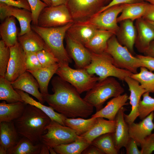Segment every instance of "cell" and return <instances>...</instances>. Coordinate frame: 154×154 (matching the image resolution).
I'll use <instances>...</instances> for the list:
<instances>
[{
    "instance_id": "cell-1",
    "label": "cell",
    "mask_w": 154,
    "mask_h": 154,
    "mask_svg": "<svg viewBox=\"0 0 154 154\" xmlns=\"http://www.w3.org/2000/svg\"><path fill=\"white\" fill-rule=\"evenodd\" d=\"M52 94L42 95L49 106L66 117L86 118L90 116L94 107L80 96L76 89L58 76L51 81Z\"/></svg>"
},
{
    "instance_id": "cell-2",
    "label": "cell",
    "mask_w": 154,
    "mask_h": 154,
    "mask_svg": "<svg viewBox=\"0 0 154 154\" xmlns=\"http://www.w3.org/2000/svg\"><path fill=\"white\" fill-rule=\"evenodd\" d=\"M51 120L40 109L27 104L22 115L14 122L20 136L28 138L35 144H38L42 142L45 127Z\"/></svg>"
},
{
    "instance_id": "cell-3",
    "label": "cell",
    "mask_w": 154,
    "mask_h": 154,
    "mask_svg": "<svg viewBox=\"0 0 154 154\" xmlns=\"http://www.w3.org/2000/svg\"><path fill=\"white\" fill-rule=\"evenodd\" d=\"M73 22L57 27L44 28L31 25V29L43 40L45 46L44 50L53 55L60 66L69 65L72 62V59L64 46L63 41L68 29Z\"/></svg>"
},
{
    "instance_id": "cell-4",
    "label": "cell",
    "mask_w": 154,
    "mask_h": 154,
    "mask_svg": "<svg viewBox=\"0 0 154 154\" xmlns=\"http://www.w3.org/2000/svg\"><path fill=\"white\" fill-rule=\"evenodd\" d=\"M124 90L115 78L109 77L99 80L94 87L87 91L83 98L96 112L101 109L109 99L122 94Z\"/></svg>"
},
{
    "instance_id": "cell-5",
    "label": "cell",
    "mask_w": 154,
    "mask_h": 154,
    "mask_svg": "<svg viewBox=\"0 0 154 154\" xmlns=\"http://www.w3.org/2000/svg\"><path fill=\"white\" fill-rule=\"evenodd\" d=\"M91 52V61L85 69L90 74H96L98 76L99 80L113 77L124 81L126 77L130 76L133 74L116 66L111 56L106 52L100 53Z\"/></svg>"
},
{
    "instance_id": "cell-6",
    "label": "cell",
    "mask_w": 154,
    "mask_h": 154,
    "mask_svg": "<svg viewBox=\"0 0 154 154\" xmlns=\"http://www.w3.org/2000/svg\"><path fill=\"white\" fill-rule=\"evenodd\" d=\"M104 52L111 56L114 65L118 68L135 74L138 72L139 68L143 67L140 59L132 54L126 47L121 44L115 35L108 40Z\"/></svg>"
},
{
    "instance_id": "cell-7",
    "label": "cell",
    "mask_w": 154,
    "mask_h": 154,
    "mask_svg": "<svg viewBox=\"0 0 154 154\" xmlns=\"http://www.w3.org/2000/svg\"><path fill=\"white\" fill-rule=\"evenodd\" d=\"M55 74L73 86L80 94L90 90L99 80V77L90 74L85 69H74L69 65L60 66Z\"/></svg>"
},
{
    "instance_id": "cell-8",
    "label": "cell",
    "mask_w": 154,
    "mask_h": 154,
    "mask_svg": "<svg viewBox=\"0 0 154 154\" xmlns=\"http://www.w3.org/2000/svg\"><path fill=\"white\" fill-rule=\"evenodd\" d=\"M74 22L66 5L44 8L38 17L37 26L44 28L57 27Z\"/></svg>"
},
{
    "instance_id": "cell-9",
    "label": "cell",
    "mask_w": 154,
    "mask_h": 154,
    "mask_svg": "<svg viewBox=\"0 0 154 154\" xmlns=\"http://www.w3.org/2000/svg\"><path fill=\"white\" fill-rule=\"evenodd\" d=\"M47 131L42 137V142L48 147L72 143L78 137L75 131L57 122L51 120L45 127Z\"/></svg>"
},
{
    "instance_id": "cell-10",
    "label": "cell",
    "mask_w": 154,
    "mask_h": 154,
    "mask_svg": "<svg viewBox=\"0 0 154 154\" xmlns=\"http://www.w3.org/2000/svg\"><path fill=\"white\" fill-rule=\"evenodd\" d=\"M126 4H121L112 6L102 12L96 14L86 21L80 22L98 29L113 32L116 35L119 28L117 18Z\"/></svg>"
},
{
    "instance_id": "cell-11",
    "label": "cell",
    "mask_w": 154,
    "mask_h": 154,
    "mask_svg": "<svg viewBox=\"0 0 154 154\" xmlns=\"http://www.w3.org/2000/svg\"><path fill=\"white\" fill-rule=\"evenodd\" d=\"M107 0H67L66 5L74 22L84 21L96 14Z\"/></svg>"
},
{
    "instance_id": "cell-12",
    "label": "cell",
    "mask_w": 154,
    "mask_h": 154,
    "mask_svg": "<svg viewBox=\"0 0 154 154\" xmlns=\"http://www.w3.org/2000/svg\"><path fill=\"white\" fill-rule=\"evenodd\" d=\"M10 55L5 77L13 82L26 71L25 53L18 41L10 47Z\"/></svg>"
},
{
    "instance_id": "cell-13",
    "label": "cell",
    "mask_w": 154,
    "mask_h": 154,
    "mask_svg": "<svg viewBox=\"0 0 154 154\" xmlns=\"http://www.w3.org/2000/svg\"><path fill=\"white\" fill-rule=\"evenodd\" d=\"M13 16L18 20L20 27V31L18 36L30 31L32 30L31 22L33 16L31 11L25 9L9 6L0 2V19L3 21L8 16Z\"/></svg>"
},
{
    "instance_id": "cell-14",
    "label": "cell",
    "mask_w": 154,
    "mask_h": 154,
    "mask_svg": "<svg viewBox=\"0 0 154 154\" xmlns=\"http://www.w3.org/2000/svg\"><path fill=\"white\" fill-rule=\"evenodd\" d=\"M66 49L74 61L77 69H85L90 63L91 52L84 45L73 39L66 33Z\"/></svg>"
},
{
    "instance_id": "cell-15",
    "label": "cell",
    "mask_w": 154,
    "mask_h": 154,
    "mask_svg": "<svg viewBox=\"0 0 154 154\" xmlns=\"http://www.w3.org/2000/svg\"><path fill=\"white\" fill-rule=\"evenodd\" d=\"M124 81L127 85L130 92L128 99L131 106V110L129 114H124L125 120L128 124H129L134 122L139 116V103L141 96L146 92L137 81L130 76L126 77Z\"/></svg>"
},
{
    "instance_id": "cell-16",
    "label": "cell",
    "mask_w": 154,
    "mask_h": 154,
    "mask_svg": "<svg viewBox=\"0 0 154 154\" xmlns=\"http://www.w3.org/2000/svg\"><path fill=\"white\" fill-rule=\"evenodd\" d=\"M135 25L137 33L135 46L139 52L143 53L154 40V27L142 17L136 19Z\"/></svg>"
},
{
    "instance_id": "cell-17",
    "label": "cell",
    "mask_w": 154,
    "mask_h": 154,
    "mask_svg": "<svg viewBox=\"0 0 154 154\" xmlns=\"http://www.w3.org/2000/svg\"><path fill=\"white\" fill-rule=\"evenodd\" d=\"M154 115L153 112L139 123L133 122L128 124L129 137L135 141L138 145L140 146L145 138L154 129Z\"/></svg>"
},
{
    "instance_id": "cell-18",
    "label": "cell",
    "mask_w": 154,
    "mask_h": 154,
    "mask_svg": "<svg viewBox=\"0 0 154 154\" xmlns=\"http://www.w3.org/2000/svg\"><path fill=\"white\" fill-rule=\"evenodd\" d=\"M15 89L20 90L29 94L36 98L42 104L45 102L42 94L39 92V86L33 76L26 71L15 81L11 82Z\"/></svg>"
},
{
    "instance_id": "cell-19",
    "label": "cell",
    "mask_w": 154,
    "mask_h": 154,
    "mask_svg": "<svg viewBox=\"0 0 154 154\" xmlns=\"http://www.w3.org/2000/svg\"><path fill=\"white\" fill-rule=\"evenodd\" d=\"M133 22L130 19L121 21L119 30L116 34L119 42L126 47L133 55L135 54L134 47L137 34Z\"/></svg>"
},
{
    "instance_id": "cell-20",
    "label": "cell",
    "mask_w": 154,
    "mask_h": 154,
    "mask_svg": "<svg viewBox=\"0 0 154 154\" xmlns=\"http://www.w3.org/2000/svg\"><path fill=\"white\" fill-rule=\"evenodd\" d=\"M126 110L124 107H122L115 119L116 126L114 133V139L115 147L118 152L121 148L125 147L130 137L128 124L124 117V112Z\"/></svg>"
},
{
    "instance_id": "cell-21",
    "label": "cell",
    "mask_w": 154,
    "mask_h": 154,
    "mask_svg": "<svg viewBox=\"0 0 154 154\" xmlns=\"http://www.w3.org/2000/svg\"><path fill=\"white\" fill-rule=\"evenodd\" d=\"M129 96L126 93L114 97L106 105L91 116L92 117H102L110 120H114L119 110L124 106L128 105Z\"/></svg>"
},
{
    "instance_id": "cell-22",
    "label": "cell",
    "mask_w": 154,
    "mask_h": 154,
    "mask_svg": "<svg viewBox=\"0 0 154 154\" xmlns=\"http://www.w3.org/2000/svg\"><path fill=\"white\" fill-rule=\"evenodd\" d=\"M14 121L0 123V146L7 152L15 146L20 140Z\"/></svg>"
},
{
    "instance_id": "cell-23",
    "label": "cell",
    "mask_w": 154,
    "mask_h": 154,
    "mask_svg": "<svg viewBox=\"0 0 154 154\" xmlns=\"http://www.w3.org/2000/svg\"><path fill=\"white\" fill-rule=\"evenodd\" d=\"M154 7V5L146 1L132 4H126L117 19L119 23L126 19L133 21L143 17Z\"/></svg>"
},
{
    "instance_id": "cell-24",
    "label": "cell",
    "mask_w": 154,
    "mask_h": 154,
    "mask_svg": "<svg viewBox=\"0 0 154 154\" xmlns=\"http://www.w3.org/2000/svg\"><path fill=\"white\" fill-rule=\"evenodd\" d=\"M98 29L80 22H74L68 29L66 34L84 45L93 37Z\"/></svg>"
},
{
    "instance_id": "cell-25",
    "label": "cell",
    "mask_w": 154,
    "mask_h": 154,
    "mask_svg": "<svg viewBox=\"0 0 154 154\" xmlns=\"http://www.w3.org/2000/svg\"><path fill=\"white\" fill-rule=\"evenodd\" d=\"M116 126L115 120H106L102 117H97V121L88 132L80 135L89 143L98 137L108 133H114Z\"/></svg>"
},
{
    "instance_id": "cell-26",
    "label": "cell",
    "mask_w": 154,
    "mask_h": 154,
    "mask_svg": "<svg viewBox=\"0 0 154 154\" xmlns=\"http://www.w3.org/2000/svg\"><path fill=\"white\" fill-rule=\"evenodd\" d=\"M15 18L13 16L6 17L0 25V35L6 44L10 47L18 41L19 33L16 25Z\"/></svg>"
},
{
    "instance_id": "cell-27",
    "label": "cell",
    "mask_w": 154,
    "mask_h": 154,
    "mask_svg": "<svg viewBox=\"0 0 154 154\" xmlns=\"http://www.w3.org/2000/svg\"><path fill=\"white\" fill-rule=\"evenodd\" d=\"M27 104L24 102L0 103V123L14 121L23 114Z\"/></svg>"
},
{
    "instance_id": "cell-28",
    "label": "cell",
    "mask_w": 154,
    "mask_h": 154,
    "mask_svg": "<svg viewBox=\"0 0 154 154\" xmlns=\"http://www.w3.org/2000/svg\"><path fill=\"white\" fill-rule=\"evenodd\" d=\"M17 40L25 53L37 52L45 49L43 40L32 29L23 35L18 36Z\"/></svg>"
},
{
    "instance_id": "cell-29",
    "label": "cell",
    "mask_w": 154,
    "mask_h": 154,
    "mask_svg": "<svg viewBox=\"0 0 154 154\" xmlns=\"http://www.w3.org/2000/svg\"><path fill=\"white\" fill-rule=\"evenodd\" d=\"M20 95L23 101L26 104H29L39 109L46 114L52 121H56L65 126V121L66 117L62 114L56 112L50 106H47L40 102H37L30 96L28 93L22 90L15 89Z\"/></svg>"
},
{
    "instance_id": "cell-30",
    "label": "cell",
    "mask_w": 154,
    "mask_h": 154,
    "mask_svg": "<svg viewBox=\"0 0 154 154\" xmlns=\"http://www.w3.org/2000/svg\"><path fill=\"white\" fill-rule=\"evenodd\" d=\"M59 67V64L56 63L49 67H42L35 70L28 71L37 81L39 85L40 92L42 95L48 94L49 82Z\"/></svg>"
},
{
    "instance_id": "cell-31",
    "label": "cell",
    "mask_w": 154,
    "mask_h": 154,
    "mask_svg": "<svg viewBox=\"0 0 154 154\" xmlns=\"http://www.w3.org/2000/svg\"><path fill=\"white\" fill-rule=\"evenodd\" d=\"M115 33L112 31L98 29L95 34L85 45L91 52L100 53L104 52L107 47V42Z\"/></svg>"
},
{
    "instance_id": "cell-32",
    "label": "cell",
    "mask_w": 154,
    "mask_h": 154,
    "mask_svg": "<svg viewBox=\"0 0 154 154\" xmlns=\"http://www.w3.org/2000/svg\"><path fill=\"white\" fill-rule=\"evenodd\" d=\"M90 144L84 138L79 136L72 143L61 144L53 148L58 154H80Z\"/></svg>"
},
{
    "instance_id": "cell-33",
    "label": "cell",
    "mask_w": 154,
    "mask_h": 154,
    "mask_svg": "<svg viewBox=\"0 0 154 154\" xmlns=\"http://www.w3.org/2000/svg\"><path fill=\"white\" fill-rule=\"evenodd\" d=\"M42 144V142L35 144L28 138L22 137L7 154H40Z\"/></svg>"
},
{
    "instance_id": "cell-34",
    "label": "cell",
    "mask_w": 154,
    "mask_h": 154,
    "mask_svg": "<svg viewBox=\"0 0 154 154\" xmlns=\"http://www.w3.org/2000/svg\"><path fill=\"white\" fill-rule=\"evenodd\" d=\"M97 120V117H91L88 119L83 118H66L65 126L68 127L75 131L80 136L89 131L93 126Z\"/></svg>"
},
{
    "instance_id": "cell-35",
    "label": "cell",
    "mask_w": 154,
    "mask_h": 154,
    "mask_svg": "<svg viewBox=\"0 0 154 154\" xmlns=\"http://www.w3.org/2000/svg\"><path fill=\"white\" fill-rule=\"evenodd\" d=\"M11 82L5 77H0V100L11 103L24 102L20 95L14 90Z\"/></svg>"
},
{
    "instance_id": "cell-36",
    "label": "cell",
    "mask_w": 154,
    "mask_h": 154,
    "mask_svg": "<svg viewBox=\"0 0 154 154\" xmlns=\"http://www.w3.org/2000/svg\"><path fill=\"white\" fill-rule=\"evenodd\" d=\"M106 154H117L119 152L115 147L114 133L103 134L94 139L91 143Z\"/></svg>"
},
{
    "instance_id": "cell-37",
    "label": "cell",
    "mask_w": 154,
    "mask_h": 154,
    "mask_svg": "<svg viewBox=\"0 0 154 154\" xmlns=\"http://www.w3.org/2000/svg\"><path fill=\"white\" fill-rule=\"evenodd\" d=\"M139 72L130 76L137 81L146 92L154 93V73L144 67L140 68Z\"/></svg>"
},
{
    "instance_id": "cell-38",
    "label": "cell",
    "mask_w": 154,
    "mask_h": 154,
    "mask_svg": "<svg viewBox=\"0 0 154 154\" xmlns=\"http://www.w3.org/2000/svg\"><path fill=\"white\" fill-rule=\"evenodd\" d=\"M142 96L138 107V117L141 120L154 112V98L150 96L149 93L147 92L144 93Z\"/></svg>"
},
{
    "instance_id": "cell-39",
    "label": "cell",
    "mask_w": 154,
    "mask_h": 154,
    "mask_svg": "<svg viewBox=\"0 0 154 154\" xmlns=\"http://www.w3.org/2000/svg\"><path fill=\"white\" fill-rule=\"evenodd\" d=\"M10 55V47L0 40V77H4Z\"/></svg>"
},
{
    "instance_id": "cell-40",
    "label": "cell",
    "mask_w": 154,
    "mask_h": 154,
    "mask_svg": "<svg viewBox=\"0 0 154 154\" xmlns=\"http://www.w3.org/2000/svg\"><path fill=\"white\" fill-rule=\"evenodd\" d=\"M32 14V25H37L38 16L42 11L48 5L41 0H27Z\"/></svg>"
},
{
    "instance_id": "cell-41",
    "label": "cell",
    "mask_w": 154,
    "mask_h": 154,
    "mask_svg": "<svg viewBox=\"0 0 154 154\" xmlns=\"http://www.w3.org/2000/svg\"><path fill=\"white\" fill-rule=\"evenodd\" d=\"M25 62L26 71L35 70L42 67L36 52L25 53Z\"/></svg>"
},
{
    "instance_id": "cell-42",
    "label": "cell",
    "mask_w": 154,
    "mask_h": 154,
    "mask_svg": "<svg viewBox=\"0 0 154 154\" xmlns=\"http://www.w3.org/2000/svg\"><path fill=\"white\" fill-rule=\"evenodd\" d=\"M36 54L42 67H49L57 63L53 55L44 49L37 52Z\"/></svg>"
},
{
    "instance_id": "cell-43",
    "label": "cell",
    "mask_w": 154,
    "mask_h": 154,
    "mask_svg": "<svg viewBox=\"0 0 154 154\" xmlns=\"http://www.w3.org/2000/svg\"><path fill=\"white\" fill-rule=\"evenodd\" d=\"M140 146L141 154H151L154 151V133L147 137Z\"/></svg>"
},
{
    "instance_id": "cell-44",
    "label": "cell",
    "mask_w": 154,
    "mask_h": 154,
    "mask_svg": "<svg viewBox=\"0 0 154 154\" xmlns=\"http://www.w3.org/2000/svg\"><path fill=\"white\" fill-rule=\"evenodd\" d=\"M0 2L9 6L25 9L31 11L30 6L27 0H0Z\"/></svg>"
},
{
    "instance_id": "cell-45",
    "label": "cell",
    "mask_w": 154,
    "mask_h": 154,
    "mask_svg": "<svg viewBox=\"0 0 154 154\" xmlns=\"http://www.w3.org/2000/svg\"><path fill=\"white\" fill-rule=\"evenodd\" d=\"M141 61L143 67L151 71H154V58L141 54H136L135 56Z\"/></svg>"
},
{
    "instance_id": "cell-46",
    "label": "cell",
    "mask_w": 154,
    "mask_h": 154,
    "mask_svg": "<svg viewBox=\"0 0 154 154\" xmlns=\"http://www.w3.org/2000/svg\"><path fill=\"white\" fill-rule=\"evenodd\" d=\"M144 1V0H112L108 4L103 7L97 13L102 12L107 9L117 5L121 4H132Z\"/></svg>"
},
{
    "instance_id": "cell-47",
    "label": "cell",
    "mask_w": 154,
    "mask_h": 154,
    "mask_svg": "<svg viewBox=\"0 0 154 154\" xmlns=\"http://www.w3.org/2000/svg\"><path fill=\"white\" fill-rule=\"evenodd\" d=\"M137 146L135 141L130 137L125 147L126 150V154H141V151L138 149Z\"/></svg>"
},
{
    "instance_id": "cell-48",
    "label": "cell",
    "mask_w": 154,
    "mask_h": 154,
    "mask_svg": "<svg viewBox=\"0 0 154 154\" xmlns=\"http://www.w3.org/2000/svg\"><path fill=\"white\" fill-rule=\"evenodd\" d=\"M82 154H105L96 146L90 144L82 152Z\"/></svg>"
},
{
    "instance_id": "cell-49",
    "label": "cell",
    "mask_w": 154,
    "mask_h": 154,
    "mask_svg": "<svg viewBox=\"0 0 154 154\" xmlns=\"http://www.w3.org/2000/svg\"><path fill=\"white\" fill-rule=\"evenodd\" d=\"M143 54L144 55L154 58V40L150 43Z\"/></svg>"
},
{
    "instance_id": "cell-50",
    "label": "cell",
    "mask_w": 154,
    "mask_h": 154,
    "mask_svg": "<svg viewBox=\"0 0 154 154\" xmlns=\"http://www.w3.org/2000/svg\"><path fill=\"white\" fill-rule=\"evenodd\" d=\"M142 18L145 20L154 22V7Z\"/></svg>"
},
{
    "instance_id": "cell-51",
    "label": "cell",
    "mask_w": 154,
    "mask_h": 154,
    "mask_svg": "<svg viewBox=\"0 0 154 154\" xmlns=\"http://www.w3.org/2000/svg\"><path fill=\"white\" fill-rule=\"evenodd\" d=\"M51 6H56L62 4L66 5L67 0H50Z\"/></svg>"
},
{
    "instance_id": "cell-52",
    "label": "cell",
    "mask_w": 154,
    "mask_h": 154,
    "mask_svg": "<svg viewBox=\"0 0 154 154\" xmlns=\"http://www.w3.org/2000/svg\"><path fill=\"white\" fill-rule=\"evenodd\" d=\"M50 153L48 147L46 145L42 143L40 154H49Z\"/></svg>"
},
{
    "instance_id": "cell-53",
    "label": "cell",
    "mask_w": 154,
    "mask_h": 154,
    "mask_svg": "<svg viewBox=\"0 0 154 154\" xmlns=\"http://www.w3.org/2000/svg\"><path fill=\"white\" fill-rule=\"evenodd\" d=\"M46 4H47L48 6H51V2L50 0H41Z\"/></svg>"
},
{
    "instance_id": "cell-54",
    "label": "cell",
    "mask_w": 154,
    "mask_h": 154,
    "mask_svg": "<svg viewBox=\"0 0 154 154\" xmlns=\"http://www.w3.org/2000/svg\"><path fill=\"white\" fill-rule=\"evenodd\" d=\"M0 154H7L6 150L1 146H0Z\"/></svg>"
},
{
    "instance_id": "cell-55",
    "label": "cell",
    "mask_w": 154,
    "mask_h": 154,
    "mask_svg": "<svg viewBox=\"0 0 154 154\" xmlns=\"http://www.w3.org/2000/svg\"><path fill=\"white\" fill-rule=\"evenodd\" d=\"M50 153L51 154H57L54 149L53 148L48 147Z\"/></svg>"
},
{
    "instance_id": "cell-56",
    "label": "cell",
    "mask_w": 154,
    "mask_h": 154,
    "mask_svg": "<svg viewBox=\"0 0 154 154\" xmlns=\"http://www.w3.org/2000/svg\"><path fill=\"white\" fill-rule=\"evenodd\" d=\"M144 1L154 5V0H144Z\"/></svg>"
},
{
    "instance_id": "cell-57",
    "label": "cell",
    "mask_w": 154,
    "mask_h": 154,
    "mask_svg": "<svg viewBox=\"0 0 154 154\" xmlns=\"http://www.w3.org/2000/svg\"><path fill=\"white\" fill-rule=\"evenodd\" d=\"M147 21H148V22H149L151 24H152L154 27V22L151 21H147Z\"/></svg>"
},
{
    "instance_id": "cell-58",
    "label": "cell",
    "mask_w": 154,
    "mask_h": 154,
    "mask_svg": "<svg viewBox=\"0 0 154 154\" xmlns=\"http://www.w3.org/2000/svg\"></svg>"
}]
</instances>
